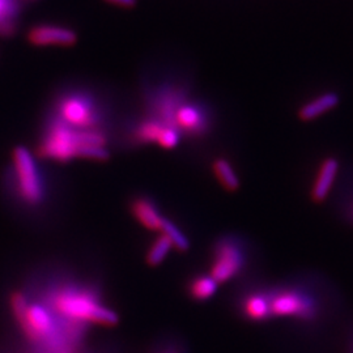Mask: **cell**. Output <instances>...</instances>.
<instances>
[{
	"label": "cell",
	"mask_w": 353,
	"mask_h": 353,
	"mask_svg": "<svg viewBox=\"0 0 353 353\" xmlns=\"http://www.w3.org/2000/svg\"><path fill=\"white\" fill-rule=\"evenodd\" d=\"M105 137L94 130L71 131L62 123L51 127L39 144V154L59 163L75 157L105 161L109 152L105 150Z\"/></svg>",
	"instance_id": "1"
},
{
	"label": "cell",
	"mask_w": 353,
	"mask_h": 353,
	"mask_svg": "<svg viewBox=\"0 0 353 353\" xmlns=\"http://www.w3.org/2000/svg\"><path fill=\"white\" fill-rule=\"evenodd\" d=\"M57 310L75 322H88L112 327L119 321L118 314L84 294H62L57 300Z\"/></svg>",
	"instance_id": "2"
},
{
	"label": "cell",
	"mask_w": 353,
	"mask_h": 353,
	"mask_svg": "<svg viewBox=\"0 0 353 353\" xmlns=\"http://www.w3.org/2000/svg\"><path fill=\"white\" fill-rule=\"evenodd\" d=\"M270 312L274 316H297L312 319L316 316V300L303 287L283 288L268 296Z\"/></svg>",
	"instance_id": "3"
},
{
	"label": "cell",
	"mask_w": 353,
	"mask_h": 353,
	"mask_svg": "<svg viewBox=\"0 0 353 353\" xmlns=\"http://www.w3.org/2000/svg\"><path fill=\"white\" fill-rule=\"evenodd\" d=\"M12 157L17 189L21 198L29 204L41 203L43 199V188L30 152L26 147H16Z\"/></svg>",
	"instance_id": "4"
},
{
	"label": "cell",
	"mask_w": 353,
	"mask_h": 353,
	"mask_svg": "<svg viewBox=\"0 0 353 353\" xmlns=\"http://www.w3.org/2000/svg\"><path fill=\"white\" fill-rule=\"evenodd\" d=\"M243 267V254L233 243H221L214 250V259L211 268V278L224 283L236 276Z\"/></svg>",
	"instance_id": "5"
},
{
	"label": "cell",
	"mask_w": 353,
	"mask_h": 353,
	"mask_svg": "<svg viewBox=\"0 0 353 353\" xmlns=\"http://www.w3.org/2000/svg\"><path fill=\"white\" fill-rule=\"evenodd\" d=\"M28 39L34 46H72L77 41L75 32L57 26H38L28 33Z\"/></svg>",
	"instance_id": "6"
},
{
	"label": "cell",
	"mask_w": 353,
	"mask_h": 353,
	"mask_svg": "<svg viewBox=\"0 0 353 353\" xmlns=\"http://www.w3.org/2000/svg\"><path fill=\"white\" fill-rule=\"evenodd\" d=\"M339 166V160L335 157H327L319 164L310 189V198L313 202L321 204L326 201L336 181Z\"/></svg>",
	"instance_id": "7"
},
{
	"label": "cell",
	"mask_w": 353,
	"mask_h": 353,
	"mask_svg": "<svg viewBox=\"0 0 353 353\" xmlns=\"http://www.w3.org/2000/svg\"><path fill=\"white\" fill-rule=\"evenodd\" d=\"M138 138L143 141H154L166 150H173L178 144V134L170 127L147 122L138 130Z\"/></svg>",
	"instance_id": "8"
},
{
	"label": "cell",
	"mask_w": 353,
	"mask_h": 353,
	"mask_svg": "<svg viewBox=\"0 0 353 353\" xmlns=\"http://www.w3.org/2000/svg\"><path fill=\"white\" fill-rule=\"evenodd\" d=\"M61 114L65 122L77 127H89L94 123L92 109L81 99H67L61 103Z\"/></svg>",
	"instance_id": "9"
},
{
	"label": "cell",
	"mask_w": 353,
	"mask_h": 353,
	"mask_svg": "<svg viewBox=\"0 0 353 353\" xmlns=\"http://www.w3.org/2000/svg\"><path fill=\"white\" fill-rule=\"evenodd\" d=\"M339 103V97L334 92H327L316 96L312 101L306 102L299 112V118L303 122L313 121L323 114L332 110Z\"/></svg>",
	"instance_id": "10"
},
{
	"label": "cell",
	"mask_w": 353,
	"mask_h": 353,
	"mask_svg": "<svg viewBox=\"0 0 353 353\" xmlns=\"http://www.w3.org/2000/svg\"><path fill=\"white\" fill-rule=\"evenodd\" d=\"M131 212L143 227L150 230H161L164 217H161L156 205L147 198H137L131 204Z\"/></svg>",
	"instance_id": "11"
},
{
	"label": "cell",
	"mask_w": 353,
	"mask_h": 353,
	"mask_svg": "<svg viewBox=\"0 0 353 353\" xmlns=\"http://www.w3.org/2000/svg\"><path fill=\"white\" fill-rule=\"evenodd\" d=\"M243 314L252 321H265L271 316L268 297L263 294H254L243 303Z\"/></svg>",
	"instance_id": "12"
},
{
	"label": "cell",
	"mask_w": 353,
	"mask_h": 353,
	"mask_svg": "<svg viewBox=\"0 0 353 353\" xmlns=\"http://www.w3.org/2000/svg\"><path fill=\"white\" fill-rule=\"evenodd\" d=\"M214 176L219 179L220 185L227 191H236L240 188V179L233 170L232 165L225 159H216L214 161Z\"/></svg>",
	"instance_id": "13"
},
{
	"label": "cell",
	"mask_w": 353,
	"mask_h": 353,
	"mask_svg": "<svg viewBox=\"0 0 353 353\" xmlns=\"http://www.w3.org/2000/svg\"><path fill=\"white\" fill-rule=\"evenodd\" d=\"M217 290V283L211 276L194 279L190 285V296L196 301L210 300Z\"/></svg>",
	"instance_id": "14"
},
{
	"label": "cell",
	"mask_w": 353,
	"mask_h": 353,
	"mask_svg": "<svg viewBox=\"0 0 353 353\" xmlns=\"http://www.w3.org/2000/svg\"><path fill=\"white\" fill-rule=\"evenodd\" d=\"M176 123L186 131H199L202 128V114L192 106H182L176 114Z\"/></svg>",
	"instance_id": "15"
},
{
	"label": "cell",
	"mask_w": 353,
	"mask_h": 353,
	"mask_svg": "<svg viewBox=\"0 0 353 353\" xmlns=\"http://www.w3.org/2000/svg\"><path fill=\"white\" fill-rule=\"evenodd\" d=\"M173 248L170 240L165 236L164 233L161 236H159L154 242L152 243L150 250L147 252V263L151 267H156V265L163 263L168 252H170V249Z\"/></svg>",
	"instance_id": "16"
},
{
	"label": "cell",
	"mask_w": 353,
	"mask_h": 353,
	"mask_svg": "<svg viewBox=\"0 0 353 353\" xmlns=\"http://www.w3.org/2000/svg\"><path fill=\"white\" fill-rule=\"evenodd\" d=\"M161 232L170 240L172 245L176 248V250H179V252H188L189 250L190 242L186 239V236L168 219L163 220Z\"/></svg>",
	"instance_id": "17"
},
{
	"label": "cell",
	"mask_w": 353,
	"mask_h": 353,
	"mask_svg": "<svg viewBox=\"0 0 353 353\" xmlns=\"http://www.w3.org/2000/svg\"><path fill=\"white\" fill-rule=\"evenodd\" d=\"M13 14L12 0H0V33H11L12 24L10 19Z\"/></svg>",
	"instance_id": "18"
},
{
	"label": "cell",
	"mask_w": 353,
	"mask_h": 353,
	"mask_svg": "<svg viewBox=\"0 0 353 353\" xmlns=\"http://www.w3.org/2000/svg\"><path fill=\"white\" fill-rule=\"evenodd\" d=\"M110 4H115V6H119V7H125V8H132L135 7L137 1L138 0H105Z\"/></svg>",
	"instance_id": "19"
},
{
	"label": "cell",
	"mask_w": 353,
	"mask_h": 353,
	"mask_svg": "<svg viewBox=\"0 0 353 353\" xmlns=\"http://www.w3.org/2000/svg\"><path fill=\"white\" fill-rule=\"evenodd\" d=\"M348 214H351V217H352V220H353V201H352V204H351V205H350V211H348Z\"/></svg>",
	"instance_id": "20"
}]
</instances>
